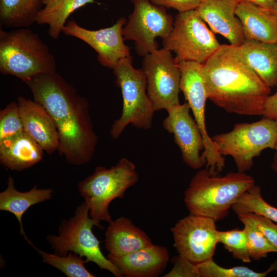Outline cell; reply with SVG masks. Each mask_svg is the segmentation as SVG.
<instances>
[{
	"mask_svg": "<svg viewBox=\"0 0 277 277\" xmlns=\"http://www.w3.org/2000/svg\"><path fill=\"white\" fill-rule=\"evenodd\" d=\"M208 98L227 112L261 115L271 88L252 69L238 47L221 45L203 64Z\"/></svg>",
	"mask_w": 277,
	"mask_h": 277,
	"instance_id": "7a4b0ae2",
	"label": "cell"
},
{
	"mask_svg": "<svg viewBox=\"0 0 277 277\" xmlns=\"http://www.w3.org/2000/svg\"><path fill=\"white\" fill-rule=\"evenodd\" d=\"M24 131L49 154L58 151L59 135L55 124L40 103L19 96L17 98Z\"/></svg>",
	"mask_w": 277,
	"mask_h": 277,
	"instance_id": "e0dca14e",
	"label": "cell"
},
{
	"mask_svg": "<svg viewBox=\"0 0 277 277\" xmlns=\"http://www.w3.org/2000/svg\"><path fill=\"white\" fill-rule=\"evenodd\" d=\"M259 7L268 9L272 6L277 0H241Z\"/></svg>",
	"mask_w": 277,
	"mask_h": 277,
	"instance_id": "d590c367",
	"label": "cell"
},
{
	"mask_svg": "<svg viewBox=\"0 0 277 277\" xmlns=\"http://www.w3.org/2000/svg\"><path fill=\"white\" fill-rule=\"evenodd\" d=\"M56 63L38 34L26 28L6 31L0 27V72L25 82L56 71Z\"/></svg>",
	"mask_w": 277,
	"mask_h": 277,
	"instance_id": "277c9868",
	"label": "cell"
},
{
	"mask_svg": "<svg viewBox=\"0 0 277 277\" xmlns=\"http://www.w3.org/2000/svg\"><path fill=\"white\" fill-rule=\"evenodd\" d=\"M215 222L191 213L177 221L171 231L179 254L195 264L212 259L218 243Z\"/></svg>",
	"mask_w": 277,
	"mask_h": 277,
	"instance_id": "4fadbf2b",
	"label": "cell"
},
{
	"mask_svg": "<svg viewBox=\"0 0 277 277\" xmlns=\"http://www.w3.org/2000/svg\"><path fill=\"white\" fill-rule=\"evenodd\" d=\"M138 180L135 164L123 157L110 168L96 167L92 174L78 183L80 194L96 227L102 228L100 225L102 221H111L108 209L110 203L115 199L123 198L126 190Z\"/></svg>",
	"mask_w": 277,
	"mask_h": 277,
	"instance_id": "5b68a950",
	"label": "cell"
},
{
	"mask_svg": "<svg viewBox=\"0 0 277 277\" xmlns=\"http://www.w3.org/2000/svg\"><path fill=\"white\" fill-rule=\"evenodd\" d=\"M24 131L17 102L12 101L0 111V142Z\"/></svg>",
	"mask_w": 277,
	"mask_h": 277,
	"instance_id": "4dcf8cb0",
	"label": "cell"
},
{
	"mask_svg": "<svg viewBox=\"0 0 277 277\" xmlns=\"http://www.w3.org/2000/svg\"><path fill=\"white\" fill-rule=\"evenodd\" d=\"M115 83L121 89L123 108L121 115L111 126L110 134L118 138L128 125L150 129L155 112L147 92V82L142 69H136L131 56L120 60L112 69Z\"/></svg>",
	"mask_w": 277,
	"mask_h": 277,
	"instance_id": "8992f818",
	"label": "cell"
},
{
	"mask_svg": "<svg viewBox=\"0 0 277 277\" xmlns=\"http://www.w3.org/2000/svg\"><path fill=\"white\" fill-rule=\"evenodd\" d=\"M126 22L124 17H121L111 27L91 30L80 26L72 19L66 23L62 32L87 43L97 53L98 62L112 69L120 60L131 56L129 47L124 43L122 32Z\"/></svg>",
	"mask_w": 277,
	"mask_h": 277,
	"instance_id": "5bb4252c",
	"label": "cell"
},
{
	"mask_svg": "<svg viewBox=\"0 0 277 277\" xmlns=\"http://www.w3.org/2000/svg\"><path fill=\"white\" fill-rule=\"evenodd\" d=\"M266 9L277 17V1L272 6Z\"/></svg>",
	"mask_w": 277,
	"mask_h": 277,
	"instance_id": "f35d334b",
	"label": "cell"
},
{
	"mask_svg": "<svg viewBox=\"0 0 277 277\" xmlns=\"http://www.w3.org/2000/svg\"><path fill=\"white\" fill-rule=\"evenodd\" d=\"M244 226L249 255L251 259L260 260L270 252H277V249L269 242L255 224L245 214L237 215Z\"/></svg>",
	"mask_w": 277,
	"mask_h": 277,
	"instance_id": "f1b7e54d",
	"label": "cell"
},
{
	"mask_svg": "<svg viewBox=\"0 0 277 277\" xmlns=\"http://www.w3.org/2000/svg\"><path fill=\"white\" fill-rule=\"evenodd\" d=\"M7 184L6 189L0 193V210L10 212L15 215L19 224L21 234L34 247L25 234L22 217L31 206L50 199L53 190L38 189L35 185L28 191L21 192L16 189L14 179L11 176L9 177Z\"/></svg>",
	"mask_w": 277,
	"mask_h": 277,
	"instance_id": "603a6c76",
	"label": "cell"
},
{
	"mask_svg": "<svg viewBox=\"0 0 277 277\" xmlns=\"http://www.w3.org/2000/svg\"><path fill=\"white\" fill-rule=\"evenodd\" d=\"M43 148L25 131L0 142V163L4 167L20 171L39 162Z\"/></svg>",
	"mask_w": 277,
	"mask_h": 277,
	"instance_id": "44dd1931",
	"label": "cell"
},
{
	"mask_svg": "<svg viewBox=\"0 0 277 277\" xmlns=\"http://www.w3.org/2000/svg\"><path fill=\"white\" fill-rule=\"evenodd\" d=\"M152 244L148 235L128 218L122 216L109 222L105 237L109 255H125Z\"/></svg>",
	"mask_w": 277,
	"mask_h": 277,
	"instance_id": "d6986e66",
	"label": "cell"
},
{
	"mask_svg": "<svg viewBox=\"0 0 277 277\" xmlns=\"http://www.w3.org/2000/svg\"><path fill=\"white\" fill-rule=\"evenodd\" d=\"M178 65L181 71V91L192 112L204 140L202 160L206 165V168L211 173H220L225 167V160L217 150L206 128L205 107L208 98L203 75V64L187 61L180 62Z\"/></svg>",
	"mask_w": 277,
	"mask_h": 277,
	"instance_id": "30bf717a",
	"label": "cell"
},
{
	"mask_svg": "<svg viewBox=\"0 0 277 277\" xmlns=\"http://www.w3.org/2000/svg\"><path fill=\"white\" fill-rule=\"evenodd\" d=\"M241 0H203L195 9L214 33L226 38L230 44L239 47L245 41L242 26L236 15Z\"/></svg>",
	"mask_w": 277,
	"mask_h": 277,
	"instance_id": "2e32d148",
	"label": "cell"
},
{
	"mask_svg": "<svg viewBox=\"0 0 277 277\" xmlns=\"http://www.w3.org/2000/svg\"><path fill=\"white\" fill-rule=\"evenodd\" d=\"M142 70L155 112L167 111L180 103L181 71L171 51L163 48L147 54L142 61Z\"/></svg>",
	"mask_w": 277,
	"mask_h": 277,
	"instance_id": "7c38bea8",
	"label": "cell"
},
{
	"mask_svg": "<svg viewBox=\"0 0 277 277\" xmlns=\"http://www.w3.org/2000/svg\"><path fill=\"white\" fill-rule=\"evenodd\" d=\"M173 268L164 277H200L196 264L179 254L173 258Z\"/></svg>",
	"mask_w": 277,
	"mask_h": 277,
	"instance_id": "1f68e13d",
	"label": "cell"
},
{
	"mask_svg": "<svg viewBox=\"0 0 277 277\" xmlns=\"http://www.w3.org/2000/svg\"><path fill=\"white\" fill-rule=\"evenodd\" d=\"M93 226L96 224L84 202L76 207L73 216L61 222L58 235H49L47 239L55 254L66 256L72 251L84 257L87 263H94L101 270H107L116 277L123 276L118 269L103 254L100 242L92 232Z\"/></svg>",
	"mask_w": 277,
	"mask_h": 277,
	"instance_id": "ba28073f",
	"label": "cell"
},
{
	"mask_svg": "<svg viewBox=\"0 0 277 277\" xmlns=\"http://www.w3.org/2000/svg\"><path fill=\"white\" fill-rule=\"evenodd\" d=\"M217 243H222L232 256L244 263H250L247 239L244 229H232L228 231H218Z\"/></svg>",
	"mask_w": 277,
	"mask_h": 277,
	"instance_id": "f546056e",
	"label": "cell"
},
{
	"mask_svg": "<svg viewBox=\"0 0 277 277\" xmlns=\"http://www.w3.org/2000/svg\"><path fill=\"white\" fill-rule=\"evenodd\" d=\"M107 258L126 277H155L165 269L169 260L167 248L151 244L121 256Z\"/></svg>",
	"mask_w": 277,
	"mask_h": 277,
	"instance_id": "ac0fdd59",
	"label": "cell"
},
{
	"mask_svg": "<svg viewBox=\"0 0 277 277\" xmlns=\"http://www.w3.org/2000/svg\"><path fill=\"white\" fill-rule=\"evenodd\" d=\"M223 156L232 157L238 170L245 172L251 169L253 159L265 149H274L277 143V122L264 117L251 123L235 124L229 132L212 137Z\"/></svg>",
	"mask_w": 277,
	"mask_h": 277,
	"instance_id": "52a82bcc",
	"label": "cell"
},
{
	"mask_svg": "<svg viewBox=\"0 0 277 277\" xmlns=\"http://www.w3.org/2000/svg\"><path fill=\"white\" fill-rule=\"evenodd\" d=\"M34 248L42 256L43 262L58 269L68 277L95 276L86 268V259L72 251L66 256H61Z\"/></svg>",
	"mask_w": 277,
	"mask_h": 277,
	"instance_id": "4316f807",
	"label": "cell"
},
{
	"mask_svg": "<svg viewBox=\"0 0 277 277\" xmlns=\"http://www.w3.org/2000/svg\"><path fill=\"white\" fill-rule=\"evenodd\" d=\"M34 100L53 118L59 135L58 153L73 165L92 159L98 142L87 99L56 71L34 76L24 82Z\"/></svg>",
	"mask_w": 277,
	"mask_h": 277,
	"instance_id": "6da1fadb",
	"label": "cell"
},
{
	"mask_svg": "<svg viewBox=\"0 0 277 277\" xmlns=\"http://www.w3.org/2000/svg\"><path fill=\"white\" fill-rule=\"evenodd\" d=\"M275 153L273 156V162L271 164V168L277 173V143L274 148Z\"/></svg>",
	"mask_w": 277,
	"mask_h": 277,
	"instance_id": "8d00e7d4",
	"label": "cell"
},
{
	"mask_svg": "<svg viewBox=\"0 0 277 277\" xmlns=\"http://www.w3.org/2000/svg\"><path fill=\"white\" fill-rule=\"evenodd\" d=\"M62 0H44V7H52Z\"/></svg>",
	"mask_w": 277,
	"mask_h": 277,
	"instance_id": "74e56055",
	"label": "cell"
},
{
	"mask_svg": "<svg viewBox=\"0 0 277 277\" xmlns=\"http://www.w3.org/2000/svg\"><path fill=\"white\" fill-rule=\"evenodd\" d=\"M94 2V0H62L52 7H44L38 14L35 23L48 25L49 35L57 39L69 15L78 8Z\"/></svg>",
	"mask_w": 277,
	"mask_h": 277,
	"instance_id": "d4e9b609",
	"label": "cell"
},
{
	"mask_svg": "<svg viewBox=\"0 0 277 277\" xmlns=\"http://www.w3.org/2000/svg\"><path fill=\"white\" fill-rule=\"evenodd\" d=\"M248 65L270 88L277 87V42L245 40L238 47Z\"/></svg>",
	"mask_w": 277,
	"mask_h": 277,
	"instance_id": "7402d4cb",
	"label": "cell"
},
{
	"mask_svg": "<svg viewBox=\"0 0 277 277\" xmlns=\"http://www.w3.org/2000/svg\"><path fill=\"white\" fill-rule=\"evenodd\" d=\"M245 40L277 42V17L266 9L241 1L236 10Z\"/></svg>",
	"mask_w": 277,
	"mask_h": 277,
	"instance_id": "ffe728a7",
	"label": "cell"
},
{
	"mask_svg": "<svg viewBox=\"0 0 277 277\" xmlns=\"http://www.w3.org/2000/svg\"><path fill=\"white\" fill-rule=\"evenodd\" d=\"M262 115L277 122V90L267 97Z\"/></svg>",
	"mask_w": 277,
	"mask_h": 277,
	"instance_id": "e575fe53",
	"label": "cell"
},
{
	"mask_svg": "<svg viewBox=\"0 0 277 277\" xmlns=\"http://www.w3.org/2000/svg\"><path fill=\"white\" fill-rule=\"evenodd\" d=\"M190 110L187 102L170 108L166 111L168 115L163 121V126L167 131L173 134L183 162L193 169H199L204 165L200 155V151L204 150V143Z\"/></svg>",
	"mask_w": 277,
	"mask_h": 277,
	"instance_id": "9a60e30c",
	"label": "cell"
},
{
	"mask_svg": "<svg viewBox=\"0 0 277 277\" xmlns=\"http://www.w3.org/2000/svg\"><path fill=\"white\" fill-rule=\"evenodd\" d=\"M131 1L134 8L123 28V35L124 40L134 42L136 53L144 57L159 49L155 39L163 40L170 35L174 18L165 7L149 0Z\"/></svg>",
	"mask_w": 277,
	"mask_h": 277,
	"instance_id": "8fae6325",
	"label": "cell"
},
{
	"mask_svg": "<svg viewBox=\"0 0 277 277\" xmlns=\"http://www.w3.org/2000/svg\"><path fill=\"white\" fill-rule=\"evenodd\" d=\"M163 45L175 53L177 64L189 61L202 64L221 46L195 9L176 15L172 31L163 40Z\"/></svg>",
	"mask_w": 277,
	"mask_h": 277,
	"instance_id": "9c48e42d",
	"label": "cell"
},
{
	"mask_svg": "<svg viewBox=\"0 0 277 277\" xmlns=\"http://www.w3.org/2000/svg\"><path fill=\"white\" fill-rule=\"evenodd\" d=\"M44 0H0V23L7 28H26L36 22Z\"/></svg>",
	"mask_w": 277,
	"mask_h": 277,
	"instance_id": "cb8c5ba5",
	"label": "cell"
},
{
	"mask_svg": "<svg viewBox=\"0 0 277 277\" xmlns=\"http://www.w3.org/2000/svg\"><path fill=\"white\" fill-rule=\"evenodd\" d=\"M152 3L165 8H173L179 12L194 10L203 0H149Z\"/></svg>",
	"mask_w": 277,
	"mask_h": 277,
	"instance_id": "836d02e7",
	"label": "cell"
},
{
	"mask_svg": "<svg viewBox=\"0 0 277 277\" xmlns=\"http://www.w3.org/2000/svg\"><path fill=\"white\" fill-rule=\"evenodd\" d=\"M243 214L255 224L269 242L277 249V224L258 214L252 212Z\"/></svg>",
	"mask_w": 277,
	"mask_h": 277,
	"instance_id": "d6a6232c",
	"label": "cell"
},
{
	"mask_svg": "<svg viewBox=\"0 0 277 277\" xmlns=\"http://www.w3.org/2000/svg\"><path fill=\"white\" fill-rule=\"evenodd\" d=\"M219 174L206 168L193 176L184 197L190 213L220 221L227 216L236 200L255 184L253 178L245 172Z\"/></svg>",
	"mask_w": 277,
	"mask_h": 277,
	"instance_id": "3957f363",
	"label": "cell"
},
{
	"mask_svg": "<svg viewBox=\"0 0 277 277\" xmlns=\"http://www.w3.org/2000/svg\"><path fill=\"white\" fill-rule=\"evenodd\" d=\"M200 277H265L269 273L277 270V261L263 272H256L246 266L224 268L210 259L196 264Z\"/></svg>",
	"mask_w": 277,
	"mask_h": 277,
	"instance_id": "83f0119b",
	"label": "cell"
},
{
	"mask_svg": "<svg viewBox=\"0 0 277 277\" xmlns=\"http://www.w3.org/2000/svg\"><path fill=\"white\" fill-rule=\"evenodd\" d=\"M231 209L236 215L252 212L277 223V208L264 200L261 194V187L255 184L236 200L232 205Z\"/></svg>",
	"mask_w": 277,
	"mask_h": 277,
	"instance_id": "484cf974",
	"label": "cell"
}]
</instances>
